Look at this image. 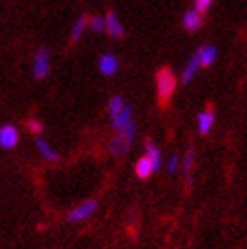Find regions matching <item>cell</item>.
Masks as SVG:
<instances>
[{
  "instance_id": "52a82bcc",
  "label": "cell",
  "mask_w": 247,
  "mask_h": 249,
  "mask_svg": "<svg viewBox=\"0 0 247 249\" xmlns=\"http://www.w3.org/2000/svg\"><path fill=\"white\" fill-rule=\"evenodd\" d=\"M119 58L111 55V53H105V55H101L99 58V71L103 76H113L115 72L119 71Z\"/></svg>"
},
{
  "instance_id": "7402d4cb",
  "label": "cell",
  "mask_w": 247,
  "mask_h": 249,
  "mask_svg": "<svg viewBox=\"0 0 247 249\" xmlns=\"http://www.w3.org/2000/svg\"><path fill=\"white\" fill-rule=\"evenodd\" d=\"M166 168H168V172L170 173H175L176 170H178V158H176V156H171Z\"/></svg>"
},
{
  "instance_id": "6da1fadb",
  "label": "cell",
  "mask_w": 247,
  "mask_h": 249,
  "mask_svg": "<svg viewBox=\"0 0 247 249\" xmlns=\"http://www.w3.org/2000/svg\"><path fill=\"white\" fill-rule=\"evenodd\" d=\"M134 136H136V122H134V120H129L127 124L120 127L119 133L115 134V138L111 140L109 152L113 154V156H124V154H127V150L131 149V145H133V142H134Z\"/></svg>"
},
{
  "instance_id": "30bf717a",
  "label": "cell",
  "mask_w": 247,
  "mask_h": 249,
  "mask_svg": "<svg viewBox=\"0 0 247 249\" xmlns=\"http://www.w3.org/2000/svg\"><path fill=\"white\" fill-rule=\"evenodd\" d=\"M215 122V113L212 108H209V110H203L198 115V129H200L201 134H209L210 129H212V125H214Z\"/></svg>"
},
{
  "instance_id": "277c9868",
  "label": "cell",
  "mask_w": 247,
  "mask_h": 249,
  "mask_svg": "<svg viewBox=\"0 0 247 249\" xmlns=\"http://www.w3.org/2000/svg\"><path fill=\"white\" fill-rule=\"evenodd\" d=\"M95 211H97V200H87L83 203H80L78 207H74L67 214V219L71 221V223H80V221L90 217Z\"/></svg>"
},
{
  "instance_id": "5bb4252c",
  "label": "cell",
  "mask_w": 247,
  "mask_h": 249,
  "mask_svg": "<svg viewBox=\"0 0 247 249\" xmlns=\"http://www.w3.org/2000/svg\"><path fill=\"white\" fill-rule=\"evenodd\" d=\"M113 127L115 129H120L122 125H125L129 122V120H133V106H124L122 110L119 111V115L113 117Z\"/></svg>"
},
{
  "instance_id": "9c48e42d",
  "label": "cell",
  "mask_w": 247,
  "mask_h": 249,
  "mask_svg": "<svg viewBox=\"0 0 247 249\" xmlns=\"http://www.w3.org/2000/svg\"><path fill=\"white\" fill-rule=\"evenodd\" d=\"M201 23H203V15L196 13L194 9L187 11L184 15V18H182V25H184V29L187 32H196L201 27Z\"/></svg>"
},
{
  "instance_id": "5b68a950",
  "label": "cell",
  "mask_w": 247,
  "mask_h": 249,
  "mask_svg": "<svg viewBox=\"0 0 247 249\" xmlns=\"http://www.w3.org/2000/svg\"><path fill=\"white\" fill-rule=\"evenodd\" d=\"M19 142V133L15 125L5 124L0 127V147L5 150H13Z\"/></svg>"
},
{
  "instance_id": "ac0fdd59",
  "label": "cell",
  "mask_w": 247,
  "mask_h": 249,
  "mask_svg": "<svg viewBox=\"0 0 247 249\" xmlns=\"http://www.w3.org/2000/svg\"><path fill=\"white\" fill-rule=\"evenodd\" d=\"M194 159H196V150L194 147H189L187 149V152H185V159H184V173L187 175V173H191V170H193V166H194Z\"/></svg>"
},
{
  "instance_id": "603a6c76",
  "label": "cell",
  "mask_w": 247,
  "mask_h": 249,
  "mask_svg": "<svg viewBox=\"0 0 247 249\" xmlns=\"http://www.w3.org/2000/svg\"><path fill=\"white\" fill-rule=\"evenodd\" d=\"M138 221V214H136V211H131L129 212V216H127V225H131V223H136Z\"/></svg>"
},
{
  "instance_id": "9a60e30c",
  "label": "cell",
  "mask_w": 247,
  "mask_h": 249,
  "mask_svg": "<svg viewBox=\"0 0 247 249\" xmlns=\"http://www.w3.org/2000/svg\"><path fill=\"white\" fill-rule=\"evenodd\" d=\"M87 27H88V16H87V15H80L76 21H74V27H72L71 43H76L78 39L81 37V34L85 32Z\"/></svg>"
},
{
  "instance_id": "ba28073f",
  "label": "cell",
  "mask_w": 247,
  "mask_h": 249,
  "mask_svg": "<svg viewBox=\"0 0 247 249\" xmlns=\"http://www.w3.org/2000/svg\"><path fill=\"white\" fill-rule=\"evenodd\" d=\"M198 69H200V48L196 50V53L191 57V60L187 62V66H185L184 72H182V83L187 85V83L193 82L196 76V72H198Z\"/></svg>"
},
{
  "instance_id": "8fae6325",
  "label": "cell",
  "mask_w": 247,
  "mask_h": 249,
  "mask_svg": "<svg viewBox=\"0 0 247 249\" xmlns=\"http://www.w3.org/2000/svg\"><path fill=\"white\" fill-rule=\"evenodd\" d=\"M35 143H37V149H39V152H41V156L46 159L48 163H57L58 159H60L57 150H53L52 145L48 143L44 138H37L35 140Z\"/></svg>"
},
{
  "instance_id": "ffe728a7",
  "label": "cell",
  "mask_w": 247,
  "mask_h": 249,
  "mask_svg": "<svg viewBox=\"0 0 247 249\" xmlns=\"http://www.w3.org/2000/svg\"><path fill=\"white\" fill-rule=\"evenodd\" d=\"M90 29L94 30V32H103L105 30V18L103 16H94V18H90Z\"/></svg>"
},
{
  "instance_id": "3957f363",
  "label": "cell",
  "mask_w": 247,
  "mask_h": 249,
  "mask_svg": "<svg viewBox=\"0 0 247 249\" xmlns=\"http://www.w3.org/2000/svg\"><path fill=\"white\" fill-rule=\"evenodd\" d=\"M50 74V50L39 48L35 53V60H34V78L35 80H43Z\"/></svg>"
},
{
  "instance_id": "e0dca14e",
  "label": "cell",
  "mask_w": 247,
  "mask_h": 249,
  "mask_svg": "<svg viewBox=\"0 0 247 249\" xmlns=\"http://www.w3.org/2000/svg\"><path fill=\"white\" fill-rule=\"evenodd\" d=\"M124 99H122V96H113L111 99H109V103H108V113H109V117L113 119V117H117L119 115V111L124 108Z\"/></svg>"
},
{
  "instance_id": "4fadbf2b",
  "label": "cell",
  "mask_w": 247,
  "mask_h": 249,
  "mask_svg": "<svg viewBox=\"0 0 247 249\" xmlns=\"http://www.w3.org/2000/svg\"><path fill=\"white\" fill-rule=\"evenodd\" d=\"M217 58V46H201L200 48V66L210 67Z\"/></svg>"
},
{
  "instance_id": "7c38bea8",
  "label": "cell",
  "mask_w": 247,
  "mask_h": 249,
  "mask_svg": "<svg viewBox=\"0 0 247 249\" xmlns=\"http://www.w3.org/2000/svg\"><path fill=\"white\" fill-rule=\"evenodd\" d=\"M145 150H147L148 161L152 163L154 172H159L161 170V150H159V147H156L150 140H147L145 142Z\"/></svg>"
},
{
  "instance_id": "8992f818",
  "label": "cell",
  "mask_w": 247,
  "mask_h": 249,
  "mask_svg": "<svg viewBox=\"0 0 247 249\" xmlns=\"http://www.w3.org/2000/svg\"><path fill=\"white\" fill-rule=\"evenodd\" d=\"M105 30H106V34H108L109 37H113V39L124 37V34H125L122 21H120L119 16H117V13H113V11H109L108 15H106V18H105Z\"/></svg>"
},
{
  "instance_id": "2e32d148",
  "label": "cell",
  "mask_w": 247,
  "mask_h": 249,
  "mask_svg": "<svg viewBox=\"0 0 247 249\" xmlns=\"http://www.w3.org/2000/svg\"><path fill=\"white\" fill-rule=\"evenodd\" d=\"M134 172H136V175H138L140 178H148L150 175L154 173V168H152V163L148 161V158L145 156V158L138 159V163H136V168H134Z\"/></svg>"
},
{
  "instance_id": "d6986e66",
  "label": "cell",
  "mask_w": 247,
  "mask_h": 249,
  "mask_svg": "<svg viewBox=\"0 0 247 249\" xmlns=\"http://www.w3.org/2000/svg\"><path fill=\"white\" fill-rule=\"evenodd\" d=\"M212 2H214V0H193L194 11L196 13H200V15H205V13L212 7Z\"/></svg>"
},
{
  "instance_id": "7a4b0ae2",
  "label": "cell",
  "mask_w": 247,
  "mask_h": 249,
  "mask_svg": "<svg viewBox=\"0 0 247 249\" xmlns=\"http://www.w3.org/2000/svg\"><path fill=\"white\" fill-rule=\"evenodd\" d=\"M156 83H157V97L162 106H166V103L171 99V96L176 90V78L173 74L170 67H162L156 74Z\"/></svg>"
},
{
  "instance_id": "44dd1931",
  "label": "cell",
  "mask_w": 247,
  "mask_h": 249,
  "mask_svg": "<svg viewBox=\"0 0 247 249\" xmlns=\"http://www.w3.org/2000/svg\"><path fill=\"white\" fill-rule=\"evenodd\" d=\"M27 129H29L30 133H34V134H41L44 127H43V124H41L39 120L32 119V120H27Z\"/></svg>"
}]
</instances>
